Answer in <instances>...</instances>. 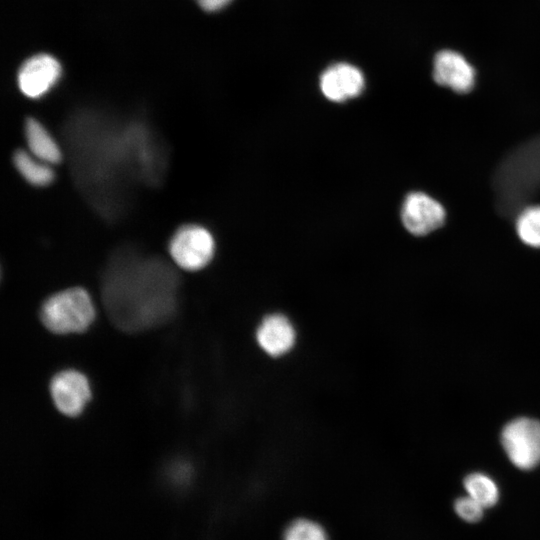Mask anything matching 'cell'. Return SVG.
Listing matches in <instances>:
<instances>
[{"mask_svg": "<svg viewBox=\"0 0 540 540\" xmlns=\"http://www.w3.org/2000/svg\"><path fill=\"white\" fill-rule=\"evenodd\" d=\"M297 338L295 324L280 312L265 315L258 322L254 332L258 349L272 359L288 356L295 349Z\"/></svg>", "mask_w": 540, "mask_h": 540, "instance_id": "obj_6", "label": "cell"}, {"mask_svg": "<svg viewBox=\"0 0 540 540\" xmlns=\"http://www.w3.org/2000/svg\"><path fill=\"white\" fill-rule=\"evenodd\" d=\"M454 509L461 519L474 523L481 520L484 507L468 495L458 498L455 501Z\"/></svg>", "mask_w": 540, "mask_h": 540, "instance_id": "obj_17", "label": "cell"}, {"mask_svg": "<svg viewBox=\"0 0 540 540\" xmlns=\"http://www.w3.org/2000/svg\"><path fill=\"white\" fill-rule=\"evenodd\" d=\"M284 540H327V536L317 523L300 519L289 525Z\"/></svg>", "mask_w": 540, "mask_h": 540, "instance_id": "obj_16", "label": "cell"}, {"mask_svg": "<svg viewBox=\"0 0 540 540\" xmlns=\"http://www.w3.org/2000/svg\"><path fill=\"white\" fill-rule=\"evenodd\" d=\"M231 0H197L198 4L206 11L212 12L224 8Z\"/></svg>", "mask_w": 540, "mask_h": 540, "instance_id": "obj_18", "label": "cell"}, {"mask_svg": "<svg viewBox=\"0 0 540 540\" xmlns=\"http://www.w3.org/2000/svg\"><path fill=\"white\" fill-rule=\"evenodd\" d=\"M61 66L52 56L39 54L28 59L18 73V86L29 98L45 95L59 80Z\"/></svg>", "mask_w": 540, "mask_h": 540, "instance_id": "obj_10", "label": "cell"}, {"mask_svg": "<svg viewBox=\"0 0 540 540\" xmlns=\"http://www.w3.org/2000/svg\"><path fill=\"white\" fill-rule=\"evenodd\" d=\"M95 306L90 294L81 287H72L48 297L41 306L44 326L56 334L85 331L95 319Z\"/></svg>", "mask_w": 540, "mask_h": 540, "instance_id": "obj_3", "label": "cell"}, {"mask_svg": "<svg viewBox=\"0 0 540 540\" xmlns=\"http://www.w3.org/2000/svg\"><path fill=\"white\" fill-rule=\"evenodd\" d=\"M465 489L470 497L480 503L484 508L495 505L499 498L496 483L487 475L472 473L464 480Z\"/></svg>", "mask_w": 540, "mask_h": 540, "instance_id": "obj_15", "label": "cell"}, {"mask_svg": "<svg viewBox=\"0 0 540 540\" xmlns=\"http://www.w3.org/2000/svg\"><path fill=\"white\" fill-rule=\"evenodd\" d=\"M446 218L444 207L423 192L409 193L402 204L401 219L413 235L423 236L441 227Z\"/></svg>", "mask_w": 540, "mask_h": 540, "instance_id": "obj_8", "label": "cell"}, {"mask_svg": "<svg viewBox=\"0 0 540 540\" xmlns=\"http://www.w3.org/2000/svg\"><path fill=\"white\" fill-rule=\"evenodd\" d=\"M365 86L362 72L348 63L329 66L320 77L323 95L333 102H343L357 97Z\"/></svg>", "mask_w": 540, "mask_h": 540, "instance_id": "obj_11", "label": "cell"}, {"mask_svg": "<svg viewBox=\"0 0 540 540\" xmlns=\"http://www.w3.org/2000/svg\"><path fill=\"white\" fill-rule=\"evenodd\" d=\"M516 232L526 245L540 248V206H527L516 215Z\"/></svg>", "mask_w": 540, "mask_h": 540, "instance_id": "obj_14", "label": "cell"}, {"mask_svg": "<svg viewBox=\"0 0 540 540\" xmlns=\"http://www.w3.org/2000/svg\"><path fill=\"white\" fill-rule=\"evenodd\" d=\"M179 278L158 257L121 250L108 263L102 296L116 326L140 331L160 325L176 312Z\"/></svg>", "mask_w": 540, "mask_h": 540, "instance_id": "obj_1", "label": "cell"}, {"mask_svg": "<svg viewBox=\"0 0 540 540\" xmlns=\"http://www.w3.org/2000/svg\"><path fill=\"white\" fill-rule=\"evenodd\" d=\"M434 82L457 94L471 92L476 83V70L460 52L453 49H440L432 60Z\"/></svg>", "mask_w": 540, "mask_h": 540, "instance_id": "obj_7", "label": "cell"}, {"mask_svg": "<svg viewBox=\"0 0 540 540\" xmlns=\"http://www.w3.org/2000/svg\"><path fill=\"white\" fill-rule=\"evenodd\" d=\"M168 251L175 265L186 271H198L213 258L215 241L203 226L183 225L173 234Z\"/></svg>", "mask_w": 540, "mask_h": 540, "instance_id": "obj_4", "label": "cell"}, {"mask_svg": "<svg viewBox=\"0 0 540 540\" xmlns=\"http://www.w3.org/2000/svg\"><path fill=\"white\" fill-rule=\"evenodd\" d=\"M24 134L28 151L38 159L55 165L62 161V150L50 131L37 119H26Z\"/></svg>", "mask_w": 540, "mask_h": 540, "instance_id": "obj_12", "label": "cell"}, {"mask_svg": "<svg viewBox=\"0 0 540 540\" xmlns=\"http://www.w3.org/2000/svg\"><path fill=\"white\" fill-rule=\"evenodd\" d=\"M492 185L499 213L515 217L540 189V136L519 145L502 160Z\"/></svg>", "mask_w": 540, "mask_h": 540, "instance_id": "obj_2", "label": "cell"}, {"mask_svg": "<svg viewBox=\"0 0 540 540\" xmlns=\"http://www.w3.org/2000/svg\"><path fill=\"white\" fill-rule=\"evenodd\" d=\"M501 442L510 461L519 469L529 470L540 463V422L517 418L506 424Z\"/></svg>", "mask_w": 540, "mask_h": 540, "instance_id": "obj_5", "label": "cell"}, {"mask_svg": "<svg viewBox=\"0 0 540 540\" xmlns=\"http://www.w3.org/2000/svg\"><path fill=\"white\" fill-rule=\"evenodd\" d=\"M13 163L19 174L31 185L45 187L55 179L53 165L48 164L26 150H17Z\"/></svg>", "mask_w": 540, "mask_h": 540, "instance_id": "obj_13", "label": "cell"}, {"mask_svg": "<svg viewBox=\"0 0 540 540\" xmlns=\"http://www.w3.org/2000/svg\"><path fill=\"white\" fill-rule=\"evenodd\" d=\"M50 393L56 408L64 415L77 416L91 396L88 379L73 369L57 373L51 380Z\"/></svg>", "mask_w": 540, "mask_h": 540, "instance_id": "obj_9", "label": "cell"}]
</instances>
